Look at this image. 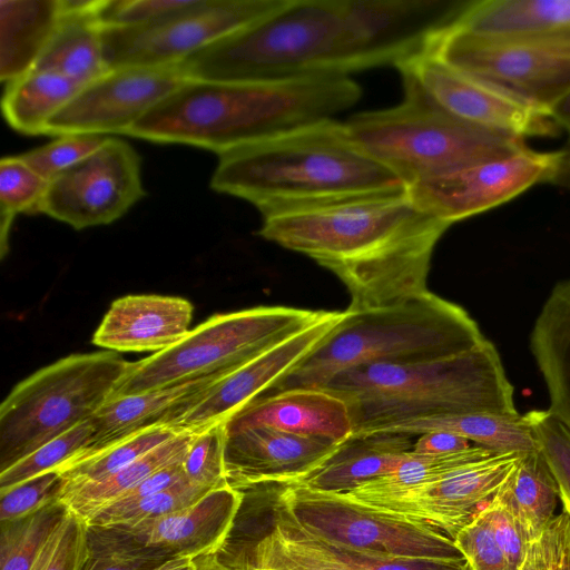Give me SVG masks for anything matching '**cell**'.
Instances as JSON below:
<instances>
[{
  "label": "cell",
  "instance_id": "obj_1",
  "mask_svg": "<svg viewBox=\"0 0 570 570\" xmlns=\"http://www.w3.org/2000/svg\"><path fill=\"white\" fill-rule=\"evenodd\" d=\"M450 226L402 189L263 217L258 235L332 272L350 294L347 309L363 311L428 292L435 245Z\"/></svg>",
  "mask_w": 570,
  "mask_h": 570
},
{
  "label": "cell",
  "instance_id": "obj_2",
  "mask_svg": "<svg viewBox=\"0 0 570 570\" xmlns=\"http://www.w3.org/2000/svg\"><path fill=\"white\" fill-rule=\"evenodd\" d=\"M368 0H288L179 63L186 78L259 82L383 67Z\"/></svg>",
  "mask_w": 570,
  "mask_h": 570
},
{
  "label": "cell",
  "instance_id": "obj_3",
  "mask_svg": "<svg viewBox=\"0 0 570 570\" xmlns=\"http://www.w3.org/2000/svg\"><path fill=\"white\" fill-rule=\"evenodd\" d=\"M361 97L362 88L350 76L259 82L186 78L126 136L220 155L334 119Z\"/></svg>",
  "mask_w": 570,
  "mask_h": 570
},
{
  "label": "cell",
  "instance_id": "obj_4",
  "mask_svg": "<svg viewBox=\"0 0 570 570\" xmlns=\"http://www.w3.org/2000/svg\"><path fill=\"white\" fill-rule=\"evenodd\" d=\"M210 187L250 203L262 217L406 189L335 118L218 155Z\"/></svg>",
  "mask_w": 570,
  "mask_h": 570
},
{
  "label": "cell",
  "instance_id": "obj_5",
  "mask_svg": "<svg viewBox=\"0 0 570 570\" xmlns=\"http://www.w3.org/2000/svg\"><path fill=\"white\" fill-rule=\"evenodd\" d=\"M322 389L345 401L353 434L380 432L424 417L475 412L518 414L513 386L498 351L487 338L445 357L347 370Z\"/></svg>",
  "mask_w": 570,
  "mask_h": 570
},
{
  "label": "cell",
  "instance_id": "obj_6",
  "mask_svg": "<svg viewBox=\"0 0 570 570\" xmlns=\"http://www.w3.org/2000/svg\"><path fill=\"white\" fill-rule=\"evenodd\" d=\"M484 340L461 306L430 291L384 307L346 309L332 332L262 396L322 389L335 375L363 365L454 355Z\"/></svg>",
  "mask_w": 570,
  "mask_h": 570
},
{
  "label": "cell",
  "instance_id": "obj_7",
  "mask_svg": "<svg viewBox=\"0 0 570 570\" xmlns=\"http://www.w3.org/2000/svg\"><path fill=\"white\" fill-rule=\"evenodd\" d=\"M402 101L356 114L345 126L357 146L410 187L527 148L525 140L462 122L438 108L407 77Z\"/></svg>",
  "mask_w": 570,
  "mask_h": 570
},
{
  "label": "cell",
  "instance_id": "obj_8",
  "mask_svg": "<svg viewBox=\"0 0 570 570\" xmlns=\"http://www.w3.org/2000/svg\"><path fill=\"white\" fill-rule=\"evenodd\" d=\"M129 363L116 352L72 354L17 384L0 405V471L89 421Z\"/></svg>",
  "mask_w": 570,
  "mask_h": 570
},
{
  "label": "cell",
  "instance_id": "obj_9",
  "mask_svg": "<svg viewBox=\"0 0 570 570\" xmlns=\"http://www.w3.org/2000/svg\"><path fill=\"white\" fill-rule=\"evenodd\" d=\"M325 312L257 306L213 315L176 344L130 362L112 396L149 392L234 371L313 325Z\"/></svg>",
  "mask_w": 570,
  "mask_h": 570
},
{
  "label": "cell",
  "instance_id": "obj_10",
  "mask_svg": "<svg viewBox=\"0 0 570 570\" xmlns=\"http://www.w3.org/2000/svg\"><path fill=\"white\" fill-rule=\"evenodd\" d=\"M428 51L546 112L570 90V30L483 36L451 26Z\"/></svg>",
  "mask_w": 570,
  "mask_h": 570
},
{
  "label": "cell",
  "instance_id": "obj_11",
  "mask_svg": "<svg viewBox=\"0 0 570 570\" xmlns=\"http://www.w3.org/2000/svg\"><path fill=\"white\" fill-rule=\"evenodd\" d=\"M275 504L309 533L351 549L399 558L464 560L450 537L380 513L338 493L283 485Z\"/></svg>",
  "mask_w": 570,
  "mask_h": 570
},
{
  "label": "cell",
  "instance_id": "obj_12",
  "mask_svg": "<svg viewBox=\"0 0 570 570\" xmlns=\"http://www.w3.org/2000/svg\"><path fill=\"white\" fill-rule=\"evenodd\" d=\"M288 0H194L184 10L144 26H104L109 69L170 67L214 41L282 8Z\"/></svg>",
  "mask_w": 570,
  "mask_h": 570
},
{
  "label": "cell",
  "instance_id": "obj_13",
  "mask_svg": "<svg viewBox=\"0 0 570 570\" xmlns=\"http://www.w3.org/2000/svg\"><path fill=\"white\" fill-rule=\"evenodd\" d=\"M568 157L566 150L538 151L527 147L406 189L421 210L452 225L501 206L534 185L554 181L563 174Z\"/></svg>",
  "mask_w": 570,
  "mask_h": 570
},
{
  "label": "cell",
  "instance_id": "obj_14",
  "mask_svg": "<svg viewBox=\"0 0 570 570\" xmlns=\"http://www.w3.org/2000/svg\"><path fill=\"white\" fill-rule=\"evenodd\" d=\"M144 196L139 155L125 140L107 137L92 154L49 181L38 214L79 230L111 224Z\"/></svg>",
  "mask_w": 570,
  "mask_h": 570
},
{
  "label": "cell",
  "instance_id": "obj_15",
  "mask_svg": "<svg viewBox=\"0 0 570 570\" xmlns=\"http://www.w3.org/2000/svg\"><path fill=\"white\" fill-rule=\"evenodd\" d=\"M522 454L498 453L406 490L345 499L452 540L498 494Z\"/></svg>",
  "mask_w": 570,
  "mask_h": 570
},
{
  "label": "cell",
  "instance_id": "obj_16",
  "mask_svg": "<svg viewBox=\"0 0 570 570\" xmlns=\"http://www.w3.org/2000/svg\"><path fill=\"white\" fill-rule=\"evenodd\" d=\"M396 68L438 108L470 126L523 140L559 131L546 111L453 68L428 50Z\"/></svg>",
  "mask_w": 570,
  "mask_h": 570
},
{
  "label": "cell",
  "instance_id": "obj_17",
  "mask_svg": "<svg viewBox=\"0 0 570 570\" xmlns=\"http://www.w3.org/2000/svg\"><path fill=\"white\" fill-rule=\"evenodd\" d=\"M185 79L179 65L109 69L83 86L49 120L43 135H126Z\"/></svg>",
  "mask_w": 570,
  "mask_h": 570
},
{
  "label": "cell",
  "instance_id": "obj_18",
  "mask_svg": "<svg viewBox=\"0 0 570 570\" xmlns=\"http://www.w3.org/2000/svg\"><path fill=\"white\" fill-rule=\"evenodd\" d=\"M344 312H325L302 332L271 347L218 382L187 400L161 424L177 432L196 433L227 422L265 394L281 377L311 353L338 324Z\"/></svg>",
  "mask_w": 570,
  "mask_h": 570
},
{
  "label": "cell",
  "instance_id": "obj_19",
  "mask_svg": "<svg viewBox=\"0 0 570 570\" xmlns=\"http://www.w3.org/2000/svg\"><path fill=\"white\" fill-rule=\"evenodd\" d=\"M273 527L234 570H471L466 560H431L374 554L318 538L279 505Z\"/></svg>",
  "mask_w": 570,
  "mask_h": 570
},
{
  "label": "cell",
  "instance_id": "obj_20",
  "mask_svg": "<svg viewBox=\"0 0 570 570\" xmlns=\"http://www.w3.org/2000/svg\"><path fill=\"white\" fill-rule=\"evenodd\" d=\"M244 492L225 485L188 507L130 527L98 528L128 544L170 557L217 553L228 540Z\"/></svg>",
  "mask_w": 570,
  "mask_h": 570
},
{
  "label": "cell",
  "instance_id": "obj_21",
  "mask_svg": "<svg viewBox=\"0 0 570 570\" xmlns=\"http://www.w3.org/2000/svg\"><path fill=\"white\" fill-rule=\"evenodd\" d=\"M337 443L268 426L226 431L225 471L230 487L287 485L317 466Z\"/></svg>",
  "mask_w": 570,
  "mask_h": 570
},
{
  "label": "cell",
  "instance_id": "obj_22",
  "mask_svg": "<svg viewBox=\"0 0 570 570\" xmlns=\"http://www.w3.org/2000/svg\"><path fill=\"white\" fill-rule=\"evenodd\" d=\"M193 305L181 297L128 295L114 301L92 343L115 352L163 351L188 332Z\"/></svg>",
  "mask_w": 570,
  "mask_h": 570
},
{
  "label": "cell",
  "instance_id": "obj_23",
  "mask_svg": "<svg viewBox=\"0 0 570 570\" xmlns=\"http://www.w3.org/2000/svg\"><path fill=\"white\" fill-rule=\"evenodd\" d=\"M268 426L342 443L353 435L347 404L324 389H295L262 396L226 422V431Z\"/></svg>",
  "mask_w": 570,
  "mask_h": 570
},
{
  "label": "cell",
  "instance_id": "obj_24",
  "mask_svg": "<svg viewBox=\"0 0 570 570\" xmlns=\"http://www.w3.org/2000/svg\"><path fill=\"white\" fill-rule=\"evenodd\" d=\"M412 436L375 432L353 434L317 466L287 485L324 493H347L391 472L413 449Z\"/></svg>",
  "mask_w": 570,
  "mask_h": 570
},
{
  "label": "cell",
  "instance_id": "obj_25",
  "mask_svg": "<svg viewBox=\"0 0 570 570\" xmlns=\"http://www.w3.org/2000/svg\"><path fill=\"white\" fill-rule=\"evenodd\" d=\"M102 2L63 0L59 22L32 69L57 72L82 86L106 73Z\"/></svg>",
  "mask_w": 570,
  "mask_h": 570
},
{
  "label": "cell",
  "instance_id": "obj_26",
  "mask_svg": "<svg viewBox=\"0 0 570 570\" xmlns=\"http://www.w3.org/2000/svg\"><path fill=\"white\" fill-rule=\"evenodd\" d=\"M232 372L223 371L149 392L111 396L90 419L94 435L89 446L69 461L90 455L141 429L163 423L191 396Z\"/></svg>",
  "mask_w": 570,
  "mask_h": 570
},
{
  "label": "cell",
  "instance_id": "obj_27",
  "mask_svg": "<svg viewBox=\"0 0 570 570\" xmlns=\"http://www.w3.org/2000/svg\"><path fill=\"white\" fill-rule=\"evenodd\" d=\"M531 351L549 392L548 410L570 428V281L559 283L544 303Z\"/></svg>",
  "mask_w": 570,
  "mask_h": 570
},
{
  "label": "cell",
  "instance_id": "obj_28",
  "mask_svg": "<svg viewBox=\"0 0 570 570\" xmlns=\"http://www.w3.org/2000/svg\"><path fill=\"white\" fill-rule=\"evenodd\" d=\"M63 0H0V80L30 71L49 42Z\"/></svg>",
  "mask_w": 570,
  "mask_h": 570
},
{
  "label": "cell",
  "instance_id": "obj_29",
  "mask_svg": "<svg viewBox=\"0 0 570 570\" xmlns=\"http://www.w3.org/2000/svg\"><path fill=\"white\" fill-rule=\"evenodd\" d=\"M436 431L458 434L494 453L525 454L540 449L528 417L519 413L475 412L424 417L399 423L380 432L413 436Z\"/></svg>",
  "mask_w": 570,
  "mask_h": 570
},
{
  "label": "cell",
  "instance_id": "obj_30",
  "mask_svg": "<svg viewBox=\"0 0 570 570\" xmlns=\"http://www.w3.org/2000/svg\"><path fill=\"white\" fill-rule=\"evenodd\" d=\"M452 27L483 36L570 30V0L468 1Z\"/></svg>",
  "mask_w": 570,
  "mask_h": 570
},
{
  "label": "cell",
  "instance_id": "obj_31",
  "mask_svg": "<svg viewBox=\"0 0 570 570\" xmlns=\"http://www.w3.org/2000/svg\"><path fill=\"white\" fill-rule=\"evenodd\" d=\"M494 499L533 540L557 517L560 488L540 449L522 454Z\"/></svg>",
  "mask_w": 570,
  "mask_h": 570
},
{
  "label": "cell",
  "instance_id": "obj_32",
  "mask_svg": "<svg viewBox=\"0 0 570 570\" xmlns=\"http://www.w3.org/2000/svg\"><path fill=\"white\" fill-rule=\"evenodd\" d=\"M57 72L32 69L6 83L1 107L4 119L16 131L43 135L49 120L82 88Z\"/></svg>",
  "mask_w": 570,
  "mask_h": 570
},
{
  "label": "cell",
  "instance_id": "obj_33",
  "mask_svg": "<svg viewBox=\"0 0 570 570\" xmlns=\"http://www.w3.org/2000/svg\"><path fill=\"white\" fill-rule=\"evenodd\" d=\"M194 435L183 431L106 479L66 488L58 500L87 522L153 473L183 461Z\"/></svg>",
  "mask_w": 570,
  "mask_h": 570
},
{
  "label": "cell",
  "instance_id": "obj_34",
  "mask_svg": "<svg viewBox=\"0 0 570 570\" xmlns=\"http://www.w3.org/2000/svg\"><path fill=\"white\" fill-rule=\"evenodd\" d=\"M494 453L480 445L445 454H421L413 449L389 473L372 479L347 493L348 498L390 493L434 482L446 474Z\"/></svg>",
  "mask_w": 570,
  "mask_h": 570
},
{
  "label": "cell",
  "instance_id": "obj_35",
  "mask_svg": "<svg viewBox=\"0 0 570 570\" xmlns=\"http://www.w3.org/2000/svg\"><path fill=\"white\" fill-rule=\"evenodd\" d=\"M178 433L166 424H154L90 455L68 461L57 470L67 480L66 488L96 482L118 472Z\"/></svg>",
  "mask_w": 570,
  "mask_h": 570
},
{
  "label": "cell",
  "instance_id": "obj_36",
  "mask_svg": "<svg viewBox=\"0 0 570 570\" xmlns=\"http://www.w3.org/2000/svg\"><path fill=\"white\" fill-rule=\"evenodd\" d=\"M68 512L61 501L55 500L26 517L1 522L0 570H31Z\"/></svg>",
  "mask_w": 570,
  "mask_h": 570
},
{
  "label": "cell",
  "instance_id": "obj_37",
  "mask_svg": "<svg viewBox=\"0 0 570 570\" xmlns=\"http://www.w3.org/2000/svg\"><path fill=\"white\" fill-rule=\"evenodd\" d=\"M49 181L18 155L0 160V253L8 252L11 225L18 214H38Z\"/></svg>",
  "mask_w": 570,
  "mask_h": 570
},
{
  "label": "cell",
  "instance_id": "obj_38",
  "mask_svg": "<svg viewBox=\"0 0 570 570\" xmlns=\"http://www.w3.org/2000/svg\"><path fill=\"white\" fill-rule=\"evenodd\" d=\"M208 491L183 481L164 491L128 503H111L88 521V527H130L190 505Z\"/></svg>",
  "mask_w": 570,
  "mask_h": 570
},
{
  "label": "cell",
  "instance_id": "obj_39",
  "mask_svg": "<svg viewBox=\"0 0 570 570\" xmlns=\"http://www.w3.org/2000/svg\"><path fill=\"white\" fill-rule=\"evenodd\" d=\"M94 429L90 420L45 443L36 451L0 471V492L51 470L83 452Z\"/></svg>",
  "mask_w": 570,
  "mask_h": 570
},
{
  "label": "cell",
  "instance_id": "obj_40",
  "mask_svg": "<svg viewBox=\"0 0 570 570\" xmlns=\"http://www.w3.org/2000/svg\"><path fill=\"white\" fill-rule=\"evenodd\" d=\"M226 423L197 431L183 460L188 483L206 490L229 485L225 471Z\"/></svg>",
  "mask_w": 570,
  "mask_h": 570
},
{
  "label": "cell",
  "instance_id": "obj_41",
  "mask_svg": "<svg viewBox=\"0 0 570 570\" xmlns=\"http://www.w3.org/2000/svg\"><path fill=\"white\" fill-rule=\"evenodd\" d=\"M88 556V524L69 510L47 540L31 570H82Z\"/></svg>",
  "mask_w": 570,
  "mask_h": 570
},
{
  "label": "cell",
  "instance_id": "obj_42",
  "mask_svg": "<svg viewBox=\"0 0 570 570\" xmlns=\"http://www.w3.org/2000/svg\"><path fill=\"white\" fill-rule=\"evenodd\" d=\"M89 556L82 570H151L169 554L120 541L88 527Z\"/></svg>",
  "mask_w": 570,
  "mask_h": 570
},
{
  "label": "cell",
  "instance_id": "obj_43",
  "mask_svg": "<svg viewBox=\"0 0 570 570\" xmlns=\"http://www.w3.org/2000/svg\"><path fill=\"white\" fill-rule=\"evenodd\" d=\"M540 451L560 488V498L570 504V428L549 410L525 413Z\"/></svg>",
  "mask_w": 570,
  "mask_h": 570
},
{
  "label": "cell",
  "instance_id": "obj_44",
  "mask_svg": "<svg viewBox=\"0 0 570 570\" xmlns=\"http://www.w3.org/2000/svg\"><path fill=\"white\" fill-rule=\"evenodd\" d=\"M96 135H65L41 147L18 155L47 181L92 154L106 139Z\"/></svg>",
  "mask_w": 570,
  "mask_h": 570
},
{
  "label": "cell",
  "instance_id": "obj_45",
  "mask_svg": "<svg viewBox=\"0 0 570 570\" xmlns=\"http://www.w3.org/2000/svg\"><path fill=\"white\" fill-rule=\"evenodd\" d=\"M561 505L550 524L531 540L519 570H570V504L561 499Z\"/></svg>",
  "mask_w": 570,
  "mask_h": 570
},
{
  "label": "cell",
  "instance_id": "obj_46",
  "mask_svg": "<svg viewBox=\"0 0 570 570\" xmlns=\"http://www.w3.org/2000/svg\"><path fill=\"white\" fill-rule=\"evenodd\" d=\"M67 480L58 470H51L0 492V521L26 517L58 500Z\"/></svg>",
  "mask_w": 570,
  "mask_h": 570
},
{
  "label": "cell",
  "instance_id": "obj_47",
  "mask_svg": "<svg viewBox=\"0 0 570 570\" xmlns=\"http://www.w3.org/2000/svg\"><path fill=\"white\" fill-rule=\"evenodd\" d=\"M453 541L471 570H511L483 509Z\"/></svg>",
  "mask_w": 570,
  "mask_h": 570
},
{
  "label": "cell",
  "instance_id": "obj_48",
  "mask_svg": "<svg viewBox=\"0 0 570 570\" xmlns=\"http://www.w3.org/2000/svg\"><path fill=\"white\" fill-rule=\"evenodd\" d=\"M194 0H104L100 18L104 26H144L161 20L189 7Z\"/></svg>",
  "mask_w": 570,
  "mask_h": 570
},
{
  "label": "cell",
  "instance_id": "obj_49",
  "mask_svg": "<svg viewBox=\"0 0 570 570\" xmlns=\"http://www.w3.org/2000/svg\"><path fill=\"white\" fill-rule=\"evenodd\" d=\"M483 511L489 520L494 539L509 562L510 569L519 570L531 539L511 512L495 499Z\"/></svg>",
  "mask_w": 570,
  "mask_h": 570
},
{
  "label": "cell",
  "instance_id": "obj_50",
  "mask_svg": "<svg viewBox=\"0 0 570 570\" xmlns=\"http://www.w3.org/2000/svg\"><path fill=\"white\" fill-rule=\"evenodd\" d=\"M476 445L463 436L450 432H428L421 434L413 444V451L421 454H445Z\"/></svg>",
  "mask_w": 570,
  "mask_h": 570
},
{
  "label": "cell",
  "instance_id": "obj_51",
  "mask_svg": "<svg viewBox=\"0 0 570 570\" xmlns=\"http://www.w3.org/2000/svg\"><path fill=\"white\" fill-rule=\"evenodd\" d=\"M547 112L559 129L570 135V90L553 102Z\"/></svg>",
  "mask_w": 570,
  "mask_h": 570
},
{
  "label": "cell",
  "instance_id": "obj_52",
  "mask_svg": "<svg viewBox=\"0 0 570 570\" xmlns=\"http://www.w3.org/2000/svg\"><path fill=\"white\" fill-rule=\"evenodd\" d=\"M151 570H197L196 558L187 556L170 557Z\"/></svg>",
  "mask_w": 570,
  "mask_h": 570
},
{
  "label": "cell",
  "instance_id": "obj_53",
  "mask_svg": "<svg viewBox=\"0 0 570 570\" xmlns=\"http://www.w3.org/2000/svg\"><path fill=\"white\" fill-rule=\"evenodd\" d=\"M197 570H234L223 562L217 553L200 556L196 558Z\"/></svg>",
  "mask_w": 570,
  "mask_h": 570
},
{
  "label": "cell",
  "instance_id": "obj_54",
  "mask_svg": "<svg viewBox=\"0 0 570 570\" xmlns=\"http://www.w3.org/2000/svg\"><path fill=\"white\" fill-rule=\"evenodd\" d=\"M567 168H568V170H569V175H570V155H569V157H568V161H567V167H566V169H567Z\"/></svg>",
  "mask_w": 570,
  "mask_h": 570
}]
</instances>
